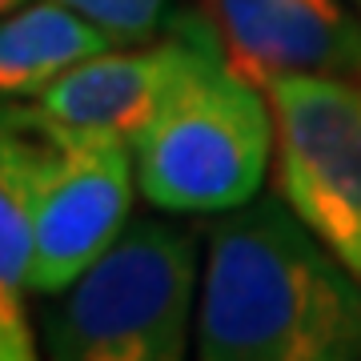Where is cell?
Returning a JSON list of instances; mask_svg holds the SVG:
<instances>
[{"label":"cell","mask_w":361,"mask_h":361,"mask_svg":"<svg viewBox=\"0 0 361 361\" xmlns=\"http://www.w3.org/2000/svg\"><path fill=\"white\" fill-rule=\"evenodd\" d=\"M109 49L121 44L61 0H25L0 16V104L37 101L68 68Z\"/></svg>","instance_id":"obj_8"},{"label":"cell","mask_w":361,"mask_h":361,"mask_svg":"<svg viewBox=\"0 0 361 361\" xmlns=\"http://www.w3.org/2000/svg\"><path fill=\"white\" fill-rule=\"evenodd\" d=\"M0 180L32 229V293L56 297L125 233L137 193L121 133L56 121L37 101L0 104Z\"/></svg>","instance_id":"obj_3"},{"label":"cell","mask_w":361,"mask_h":361,"mask_svg":"<svg viewBox=\"0 0 361 361\" xmlns=\"http://www.w3.org/2000/svg\"><path fill=\"white\" fill-rule=\"evenodd\" d=\"M180 65L153 116L133 137L137 189L161 213H229L261 197L273 165V104L229 61L217 25L177 13Z\"/></svg>","instance_id":"obj_2"},{"label":"cell","mask_w":361,"mask_h":361,"mask_svg":"<svg viewBox=\"0 0 361 361\" xmlns=\"http://www.w3.org/2000/svg\"><path fill=\"white\" fill-rule=\"evenodd\" d=\"M28 293H32V229L16 193L0 180V361H40Z\"/></svg>","instance_id":"obj_9"},{"label":"cell","mask_w":361,"mask_h":361,"mask_svg":"<svg viewBox=\"0 0 361 361\" xmlns=\"http://www.w3.org/2000/svg\"><path fill=\"white\" fill-rule=\"evenodd\" d=\"M197 361H361V277L281 193L209 225Z\"/></svg>","instance_id":"obj_1"},{"label":"cell","mask_w":361,"mask_h":361,"mask_svg":"<svg viewBox=\"0 0 361 361\" xmlns=\"http://www.w3.org/2000/svg\"><path fill=\"white\" fill-rule=\"evenodd\" d=\"M180 52H185V32L169 25V37L161 40L109 49L80 61L61 80H52L37 97V104L56 121H68L80 129L121 133L133 141L153 116L161 92L169 89L180 65Z\"/></svg>","instance_id":"obj_7"},{"label":"cell","mask_w":361,"mask_h":361,"mask_svg":"<svg viewBox=\"0 0 361 361\" xmlns=\"http://www.w3.org/2000/svg\"><path fill=\"white\" fill-rule=\"evenodd\" d=\"M205 13L257 85L277 73L361 80V13L349 0H205Z\"/></svg>","instance_id":"obj_6"},{"label":"cell","mask_w":361,"mask_h":361,"mask_svg":"<svg viewBox=\"0 0 361 361\" xmlns=\"http://www.w3.org/2000/svg\"><path fill=\"white\" fill-rule=\"evenodd\" d=\"M61 4L104 28L121 49L157 40L177 16V0H61Z\"/></svg>","instance_id":"obj_10"},{"label":"cell","mask_w":361,"mask_h":361,"mask_svg":"<svg viewBox=\"0 0 361 361\" xmlns=\"http://www.w3.org/2000/svg\"><path fill=\"white\" fill-rule=\"evenodd\" d=\"M20 4H25V0H0V16H8L13 8H20Z\"/></svg>","instance_id":"obj_11"},{"label":"cell","mask_w":361,"mask_h":361,"mask_svg":"<svg viewBox=\"0 0 361 361\" xmlns=\"http://www.w3.org/2000/svg\"><path fill=\"white\" fill-rule=\"evenodd\" d=\"M349 4H353V8H357V13H361V0H349Z\"/></svg>","instance_id":"obj_12"},{"label":"cell","mask_w":361,"mask_h":361,"mask_svg":"<svg viewBox=\"0 0 361 361\" xmlns=\"http://www.w3.org/2000/svg\"><path fill=\"white\" fill-rule=\"evenodd\" d=\"M197 277L193 229L129 221L65 293L44 297V361H197Z\"/></svg>","instance_id":"obj_4"},{"label":"cell","mask_w":361,"mask_h":361,"mask_svg":"<svg viewBox=\"0 0 361 361\" xmlns=\"http://www.w3.org/2000/svg\"><path fill=\"white\" fill-rule=\"evenodd\" d=\"M261 89L277 125V193L361 277V80L277 73L261 80Z\"/></svg>","instance_id":"obj_5"}]
</instances>
